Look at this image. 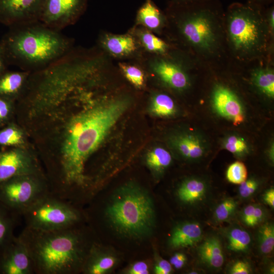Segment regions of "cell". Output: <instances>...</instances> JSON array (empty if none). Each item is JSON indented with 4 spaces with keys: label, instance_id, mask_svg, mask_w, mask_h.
<instances>
[{
    "label": "cell",
    "instance_id": "cell-1",
    "mask_svg": "<svg viewBox=\"0 0 274 274\" xmlns=\"http://www.w3.org/2000/svg\"><path fill=\"white\" fill-rule=\"evenodd\" d=\"M129 106V98H114L98 102L71 119L59 156L49 166L52 194L75 204L92 197L86 162Z\"/></svg>",
    "mask_w": 274,
    "mask_h": 274
},
{
    "label": "cell",
    "instance_id": "cell-2",
    "mask_svg": "<svg viewBox=\"0 0 274 274\" xmlns=\"http://www.w3.org/2000/svg\"><path fill=\"white\" fill-rule=\"evenodd\" d=\"M80 226L44 231L25 226L18 235L27 247L35 274H73L82 272L95 244Z\"/></svg>",
    "mask_w": 274,
    "mask_h": 274
},
{
    "label": "cell",
    "instance_id": "cell-3",
    "mask_svg": "<svg viewBox=\"0 0 274 274\" xmlns=\"http://www.w3.org/2000/svg\"><path fill=\"white\" fill-rule=\"evenodd\" d=\"M104 64L101 57L79 54L72 49L39 71L31 73L25 90L35 108L54 106L95 77Z\"/></svg>",
    "mask_w": 274,
    "mask_h": 274
},
{
    "label": "cell",
    "instance_id": "cell-4",
    "mask_svg": "<svg viewBox=\"0 0 274 274\" xmlns=\"http://www.w3.org/2000/svg\"><path fill=\"white\" fill-rule=\"evenodd\" d=\"M14 26L2 47L6 58L23 71L42 70L73 49L71 38L40 21Z\"/></svg>",
    "mask_w": 274,
    "mask_h": 274
},
{
    "label": "cell",
    "instance_id": "cell-5",
    "mask_svg": "<svg viewBox=\"0 0 274 274\" xmlns=\"http://www.w3.org/2000/svg\"><path fill=\"white\" fill-rule=\"evenodd\" d=\"M105 215L119 233L137 237L150 231L154 212L149 195L140 188L127 185L114 196L105 209Z\"/></svg>",
    "mask_w": 274,
    "mask_h": 274
},
{
    "label": "cell",
    "instance_id": "cell-6",
    "mask_svg": "<svg viewBox=\"0 0 274 274\" xmlns=\"http://www.w3.org/2000/svg\"><path fill=\"white\" fill-rule=\"evenodd\" d=\"M22 217L26 227L50 231L79 226L84 215L76 204L50 193L28 209Z\"/></svg>",
    "mask_w": 274,
    "mask_h": 274
},
{
    "label": "cell",
    "instance_id": "cell-7",
    "mask_svg": "<svg viewBox=\"0 0 274 274\" xmlns=\"http://www.w3.org/2000/svg\"><path fill=\"white\" fill-rule=\"evenodd\" d=\"M50 193L48 181L44 175L16 176L0 183V204L20 217Z\"/></svg>",
    "mask_w": 274,
    "mask_h": 274
},
{
    "label": "cell",
    "instance_id": "cell-8",
    "mask_svg": "<svg viewBox=\"0 0 274 274\" xmlns=\"http://www.w3.org/2000/svg\"><path fill=\"white\" fill-rule=\"evenodd\" d=\"M228 22L229 37L236 50L248 52L260 47L264 32L258 10L235 4L229 10Z\"/></svg>",
    "mask_w": 274,
    "mask_h": 274
},
{
    "label": "cell",
    "instance_id": "cell-9",
    "mask_svg": "<svg viewBox=\"0 0 274 274\" xmlns=\"http://www.w3.org/2000/svg\"><path fill=\"white\" fill-rule=\"evenodd\" d=\"M214 14L207 8H197L187 13L181 26L182 33L194 46L209 50L215 45L216 36Z\"/></svg>",
    "mask_w": 274,
    "mask_h": 274
},
{
    "label": "cell",
    "instance_id": "cell-10",
    "mask_svg": "<svg viewBox=\"0 0 274 274\" xmlns=\"http://www.w3.org/2000/svg\"><path fill=\"white\" fill-rule=\"evenodd\" d=\"M87 0H45L40 21L61 31L74 23L84 10Z\"/></svg>",
    "mask_w": 274,
    "mask_h": 274
},
{
    "label": "cell",
    "instance_id": "cell-11",
    "mask_svg": "<svg viewBox=\"0 0 274 274\" xmlns=\"http://www.w3.org/2000/svg\"><path fill=\"white\" fill-rule=\"evenodd\" d=\"M27 174L44 175L35 156L21 149L0 153V183L16 176Z\"/></svg>",
    "mask_w": 274,
    "mask_h": 274
},
{
    "label": "cell",
    "instance_id": "cell-12",
    "mask_svg": "<svg viewBox=\"0 0 274 274\" xmlns=\"http://www.w3.org/2000/svg\"><path fill=\"white\" fill-rule=\"evenodd\" d=\"M34 273L33 262L27 247L19 236H15L0 250V274Z\"/></svg>",
    "mask_w": 274,
    "mask_h": 274
},
{
    "label": "cell",
    "instance_id": "cell-13",
    "mask_svg": "<svg viewBox=\"0 0 274 274\" xmlns=\"http://www.w3.org/2000/svg\"><path fill=\"white\" fill-rule=\"evenodd\" d=\"M45 0H0V18L14 26L40 21Z\"/></svg>",
    "mask_w": 274,
    "mask_h": 274
},
{
    "label": "cell",
    "instance_id": "cell-14",
    "mask_svg": "<svg viewBox=\"0 0 274 274\" xmlns=\"http://www.w3.org/2000/svg\"><path fill=\"white\" fill-rule=\"evenodd\" d=\"M211 104L215 112L219 116L239 125L245 120V113L242 102L230 89L218 84L213 89Z\"/></svg>",
    "mask_w": 274,
    "mask_h": 274
},
{
    "label": "cell",
    "instance_id": "cell-15",
    "mask_svg": "<svg viewBox=\"0 0 274 274\" xmlns=\"http://www.w3.org/2000/svg\"><path fill=\"white\" fill-rule=\"evenodd\" d=\"M169 142L182 157L189 161L198 160L203 157L209 148L206 139L195 131L178 132L171 136Z\"/></svg>",
    "mask_w": 274,
    "mask_h": 274
},
{
    "label": "cell",
    "instance_id": "cell-16",
    "mask_svg": "<svg viewBox=\"0 0 274 274\" xmlns=\"http://www.w3.org/2000/svg\"><path fill=\"white\" fill-rule=\"evenodd\" d=\"M152 67L159 78L174 89L183 90L189 85L187 75L174 63L164 60H158L153 63Z\"/></svg>",
    "mask_w": 274,
    "mask_h": 274
},
{
    "label": "cell",
    "instance_id": "cell-17",
    "mask_svg": "<svg viewBox=\"0 0 274 274\" xmlns=\"http://www.w3.org/2000/svg\"><path fill=\"white\" fill-rule=\"evenodd\" d=\"M202 236V230L199 224L186 222L178 225L174 230L170 238V244L174 248L192 246Z\"/></svg>",
    "mask_w": 274,
    "mask_h": 274
},
{
    "label": "cell",
    "instance_id": "cell-18",
    "mask_svg": "<svg viewBox=\"0 0 274 274\" xmlns=\"http://www.w3.org/2000/svg\"><path fill=\"white\" fill-rule=\"evenodd\" d=\"M30 72L22 71L0 76V95L17 96L26 89Z\"/></svg>",
    "mask_w": 274,
    "mask_h": 274
},
{
    "label": "cell",
    "instance_id": "cell-19",
    "mask_svg": "<svg viewBox=\"0 0 274 274\" xmlns=\"http://www.w3.org/2000/svg\"><path fill=\"white\" fill-rule=\"evenodd\" d=\"M100 43L106 50L116 56L130 54L136 49L134 39L128 35H107L101 38Z\"/></svg>",
    "mask_w": 274,
    "mask_h": 274
},
{
    "label": "cell",
    "instance_id": "cell-20",
    "mask_svg": "<svg viewBox=\"0 0 274 274\" xmlns=\"http://www.w3.org/2000/svg\"><path fill=\"white\" fill-rule=\"evenodd\" d=\"M200 259L214 268H220L223 264L224 258L221 243L215 237L205 240L198 248Z\"/></svg>",
    "mask_w": 274,
    "mask_h": 274
},
{
    "label": "cell",
    "instance_id": "cell-21",
    "mask_svg": "<svg viewBox=\"0 0 274 274\" xmlns=\"http://www.w3.org/2000/svg\"><path fill=\"white\" fill-rule=\"evenodd\" d=\"M207 189L205 182L198 178H191L184 181L177 190L179 199L184 202L192 203L199 201Z\"/></svg>",
    "mask_w": 274,
    "mask_h": 274
},
{
    "label": "cell",
    "instance_id": "cell-22",
    "mask_svg": "<svg viewBox=\"0 0 274 274\" xmlns=\"http://www.w3.org/2000/svg\"><path fill=\"white\" fill-rule=\"evenodd\" d=\"M20 218L0 204V250L15 237L14 230Z\"/></svg>",
    "mask_w": 274,
    "mask_h": 274
},
{
    "label": "cell",
    "instance_id": "cell-23",
    "mask_svg": "<svg viewBox=\"0 0 274 274\" xmlns=\"http://www.w3.org/2000/svg\"><path fill=\"white\" fill-rule=\"evenodd\" d=\"M137 20L148 28L156 29L161 24L162 16L151 0H146L138 12Z\"/></svg>",
    "mask_w": 274,
    "mask_h": 274
},
{
    "label": "cell",
    "instance_id": "cell-24",
    "mask_svg": "<svg viewBox=\"0 0 274 274\" xmlns=\"http://www.w3.org/2000/svg\"><path fill=\"white\" fill-rule=\"evenodd\" d=\"M150 111L156 117H169L176 113L177 107L174 101L169 95L164 93H158L151 99Z\"/></svg>",
    "mask_w": 274,
    "mask_h": 274
},
{
    "label": "cell",
    "instance_id": "cell-25",
    "mask_svg": "<svg viewBox=\"0 0 274 274\" xmlns=\"http://www.w3.org/2000/svg\"><path fill=\"white\" fill-rule=\"evenodd\" d=\"M221 145L223 149L236 157H243L250 151V147L247 141L235 133H231L225 136L222 141Z\"/></svg>",
    "mask_w": 274,
    "mask_h": 274
},
{
    "label": "cell",
    "instance_id": "cell-26",
    "mask_svg": "<svg viewBox=\"0 0 274 274\" xmlns=\"http://www.w3.org/2000/svg\"><path fill=\"white\" fill-rule=\"evenodd\" d=\"M148 166L156 172H161L171 163L172 157L170 152L161 147H157L151 150L146 158Z\"/></svg>",
    "mask_w": 274,
    "mask_h": 274
},
{
    "label": "cell",
    "instance_id": "cell-27",
    "mask_svg": "<svg viewBox=\"0 0 274 274\" xmlns=\"http://www.w3.org/2000/svg\"><path fill=\"white\" fill-rule=\"evenodd\" d=\"M253 82L264 94L270 98L274 97V74L271 70L262 69L253 74Z\"/></svg>",
    "mask_w": 274,
    "mask_h": 274
},
{
    "label": "cell",
    "instance_id": "cell-28",
    "mask_svg": "<svg viewBox=\"0 0 274 274\" xmlns=\"http://www.w3.org/2000/svg\"><path fill=\"white\" fill-rule=\"evenodd\" d=\"M228 248L234 252H244L249 248L251 238L249 233L239 228L231 229L228 234Z\"/></svg>",
    "mask_w": 274,
    "mask_h": 274
},
{
    "label": "cell",
    "instance_id": "cell-29",
    "mask_svg": "<svg viewBox=\"0 0 274 274\" xmlns=\"http://www.w3.org/2000/svg\"><path fill=\"white\" fill-rule=\"evenodd\" d=\"M258 242L261 252L264 254L271 253L274 247V227L272 223L262 225L258 232Z\"/></svg>",
    "mask_w": 274,
    "mask_h": 274
},
{
    "label": "cell",
    "instance_id": "cell-30",
    "mask_svg": "<svg viewBox=\"0 0 274 274\" xmlns=\"http://www.w3.org/2000/svg\"><path fill=\"white\" fill-rule=\"evenodd\" d=\"M24 142L23 132L15 126H9L0 130V145L19 146Z\"/></svg>",
    "mask_w": 274,
    "mask_h": 274
},
{
    "label": "cell",
    "instance_id": "cell-31",
    "mask_svg": "<svg viewBox=\"0 0 274 274\" xmlns=\"http://www.w3.org/2000/svg\"><path fill=\"white\" fill-rule=\"evenodd\" d=\"M140 39L144 47L149 51L162 53L166 50L167 47L166 43L149 31L142 32Z\"/></svg>",
    "mask_w": 274,
    "mask_h": 274
},
{
    "label": "cell",
    "instance_id": "cell-32",
    "mask_svg": "<svg viewBox=\"0 0 274 274\" xmlns=\"http://www.w3.org/2000/svg\"><path fill=\"white\" fill-rule=\"evenodd\" d=\"M248 172L246 166L241 161H235L231 164L226 170L227 180L233 184H240L247 179Z\"/></svg>",
    "mask_w": 274,
    "mask_h": 274
},
{
    "label": "cell",
    "instance_id": "cell-33",
    "mask_svg": "<svg viewBox=\"0 0 274 274\" xmlns=\"http://www.w3.org/2000/svg\"><path fill=\"white\" fill-rule=\"evenodd\" d=\"M119 67L126 78L134 86L142 87L145 81L143 72L134 65L120 63Z\"/></svg>",
    "mask_w": 274,
    "mask_h": 274
},
{
    "label": "cell",
    "instance_id": "cell-34",
    "mask_svg": "<svg viewBox=\"0 0 274 274\" xmlns=\"http://www.w3.org/2000/svg\"><path fill=\"white\" fill-rule=\"evenodd\" d=\"M237 207L235 200L227 198L221 202L215 211V216L217 220L224 221L227 220L233 213Z\"/></svg>",
    "mask_w": 274,
    "mask_h": 274
},
{
    "label": "cell",
    "instance_id": "cell-35",
    "mask_svg": "<svg viewBox=\"0 0 274 274\" xmlns=\"http://www.w3.org/2000/svg\"><path fill=\"white\" fill-rule=\"evenodd\" d=\"M239 193L241 197L247 198L253 194L258 187V183L255 179L246 180L239 184Z\"/></svg>",
    "mask_w": 274,
    "mask_h": 274
},
{
    "label": "cell",
    "instance_id": "cell-36",
    "mask_svg": "<svg viewBox=\"0 0 274 274\" xmlns=\"http://www.w3.org/2000/svg\"><path fill=\"white\" fill-rule=\"evenodd\" d=\"M229 272L231 274H249L251 269L248 262L239 260L232 265Z\"/></svg>",
    "mask_w": 274,
    "mask_h": 274
},
{
    "label": "cell",
    "instance_id": "cell-37",
    "mask_svg": "<svg viewBox=\"0 0 274 274\" xmlns=\"http://www.w3.org/2000/svg\"><path fill=\"white\" fill-rule=\"evenodd\" d=\"M256 205L250 204L247 206L244 209L242 214V219L244 223L248 226L253 227V217Z\"/></svg>",
    "mask_w": 274,
    "mask_h": 274
},
{
    "label": "cell",
    "instance_id": "cell-38",
    "mask_svg": "<svg viewBox=\"0 0 274 274\" xmlns=\"http://www.w3.org/2000/svg\"><path fill=\"white\" fill-rule=\"evenodd\" d=\"M172 267L170 262L161 259L156 263L154 272L156 274H169L172 272Z\"/></svg>",
    "mask_w": 274,
    "mask_h": 274
},
{
    "label": "cell",
    "instance_id": "cell-39",
    "mask_svg": "<svg viewBox=\"0 0 274 274\" xmlns=\"http://www.w3.org/2000/svg\"><path fill=\"white\" fill-rule=\"evenodd\" d=\"M128 272L130 274H147L149 272V267L145 262H137L132 264Z\"/></svg>",
    "mask_w": 274,
    "mask_h": 274
},
{
    "label": "cell",
    "instance_id": "cell-40",
    "mask_svg": "<svg viewBox=\"0 0 274 274\" xmlns=\"http://www.w3.org/2000/svg\"><path fill=\"white\" fill-rule=\"evenodd\" d=\"M186 261V256L181 253L174 254L170 259V263L177 269L182 268Z\"/></svg>",
    "mask_w": 274,
    "mask_h": 274
},
{
    "label": "cell",
    "instance_id": "cell-41",
    "mask_svg": "<svg viewBox=\"0 0 274 274\" xmlns=\"http://www.w3.org/2000/svg\"><path fill=\"white\" fill-rule=\"evenodd\" d=\"M10 102L6 99L0 97V122L7 118L10 113Z\"/></svg>",
    "mask_w": 274,
    "mask_h": 274
},
{
    "label": "cell",
    "instance_id": "cell-42",
    "mask_svg": "<svg viewBox=\"0 0 274 274\" xmlns=\"http://www.w3.org/2000/svg\"><path fill=\"white\" fill-rule=\"evenodd\" d=\"M264 201L270 207H274V190L270 188L267 190L263 195Z\"/></svg>",
    "mask_w": 274,
    "mask_h": 274
},
{
    "label": "cell",
    "instance_id": "cell-43",
    "mask_svg": "<svg viewBox=\"0 0 274 274\" xmlns=\"http://www.w3.org/2000/svg\"><path fill=\"white\" fill-rule=\"evenodd\" d=\"M264 217V211L263 209L257 206H255L254 215L253 217L254 226L260 222Z\"/></svg>",
    "mask_w": 274,
    "mask_h": 274
},
{
    "label": "cell",
    "instance_id": "cell-44",
    "mask_svg": "<svg viewBox=\"0 0 274 274\" xmlns=\"http://www.w3.org/2000/svg\"><path fill=\"white\" fill-rule=\"evenodd\" d=\"M4 50L2 46L0 47V74L3 71L5 68V60H6Z\"/></svg>",
    "mask_w": 274,
    "mask_h": 274
},
{
    "label": "cell",
    "instance_id": "cell-45",
    "mask_svg": "<svg viewBox=\"0 0 274 274\" xmlns=\"http://www.w3.org/2000/svg\"><path fill=\"white\" fill-rule=\"evenodd\" d=\"M269 22L270 26L271 28H273L274 26V11L273 9H271L269 13Z\"/></svg>",
    "mask_w": 274,
    "mask_h": 274
},
{
    "label": "cell",
    "instance_id": "cell-46",
    "mask_svg": "<svg viewBox=\"0 0 274 274\" xmlns=\"http://www.w3.org/2000/svg\"><path fill=\"white\" fill-rule=\"evenodd\" d=\"M268 156L269 158L273 162V144H271L269 148Z\"/></svg>",
    "mask_w": 274,
    "mask_h": 274
},
{
    "label": "cell",
    "instance_id": "cell-47",
    "mask_svg": "<svg viewBox=\"0 0 274 274\" xmlns=\"http://www.w3.org/2000/svg\"><path fill=\"white\" fill-rule=\"evenodd\" d=\"M184 2H190V1H197V0H182Z\"/></svg>",
    "mask_w": 274,
    "mask_h": 274
}]
</instances>
